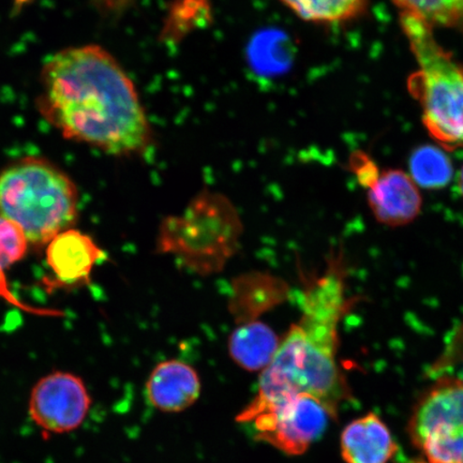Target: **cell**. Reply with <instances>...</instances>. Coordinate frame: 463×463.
<instances>
[{
  "instance_id": "cell-12",
  "label": "cell",
  "mask_w": 463,
  "mask_h": 463,
  "mask_svg": "<svg viewBox=\"0 0 463 463\" xmlns=\"http://www.w3.org/2000/svg\"><path fill=\"white\" fill-rule=\"evenodd\" d=\"M306 22L337 24L356 19L368 8L369 0H280Z\"/></svg>"
},
{
  "instance_id": "cell-2",
  "label": "cell",
  "mask_w": 463,
  "mask_h": 463,
  "mask_svg": "<svg viewBox=\"0 0 463 463\" xmlns=\"http://www.w3.org/2000/svg\"><path fill=\"white\" fill-rule=\"evenodd\" d=\"M344 297L343 283L333 275L323 278L306 294L302 317L260 374L257 396L240 414L241 421L249 422L300 395L318 399L337 414L339 404L349 395L335 360Z\"/></svg>"
},
{
  "instance_id": "cell-11",
  "label": "cell",
  "mask_w": 463,
  "mask_h": 463,
  "mask_svg": "<svg viewBox=\"0 0 463 463\" xmlns=\"http://www.w3.org/2000/svg\"><path fill=\"white\" fill-rule=\"evenodd\" d=\"M281 341L264 323L252 322L236 328L229 341L233 361L249 372H258L269 366Z\"/></svg>"
},
{
  "instance_id": "cell-3",
  "label": "cell",
  "mask_w": 463,
  "mask_h": 463,
  "mask_svg": "<svg viewBox=\"0 0 463 463\" xmlns=\"http://www.w3.org/2000/svg\"><path fill=\"white\" fill-rule=\"evenodd\" d=\"M79 203L73 179L48 159L29 156L0 171V216L16 225L29 245L46 247L73 229Z\"/></svg>"
},
{
  "instance_id": "cell-8",
  "label": "cell",
  "mask_w": 463,
  "mask_h": 463,
  "mask_svg": "<svg viewBox=\"0 0 463 463\" xmlns=\"http://www.w3.org/2000/svg\"><path fill=\"white\" fill-rule=\"evenodd\" d=\"M46 263L61 285L71 287L90 280L92 269L106 256L90 235L71 229L46 246Z\"/></svg>"
},
{
  "instance_id": "cell-6",
  "label": "cell",
  "mask_w": 463,
  "mask_h": 463,
  "mask_svg": "<svg viewBox=\"0 0 463 463\" xmlns=\"http://www.w3.org/2000/svg\"><path fill=\"white\" fill-rule=\"evenodd\" d=\"M335 414L318 399L300 395L264 411L250 421L258 438L288 455H300L326 430Z\"/></svg>"
},
{
  "instance_id": "cell-10",
  "label": "cell",
  "mask_w": 463,
  "mask_h": 463,
  "mask_svg": "<svg viewBox=\"0 0 463 463\" xmlns=\"http://www.w3.org/2000/svg\"><path fill=\"white\" fill-rule=\"evenodd\" d=\"M396 450L389 427L374 413L350 422L341 434L345 463H387Z\"/></svg>"
},
{
  "instance_id": "cell-7",
  "label": "cell",
  "mask_w": 463,
  "mask_h": 463,
  "mask_svg": "<svg viewBox=\"0 0 463 463\" xmlns=\"http://www.w3.org/2000/svg\"><path fill=\"white\" fill-rule=\"evenodd\" d=\"M367 189V198L376 222L403 227L419 217L421 195L413 179L401 170L380 171Z\"/></svg>"
},
{
  "instance_id": "cell-1",
  "label": "cell",
  "mask_w": 463,
  "mask_h": 463,
  "mask_svg": "<svg viewBox=\"0 0 463 463\" xmlns=\"http://www.w3.org/2000/svg\"><path fill=\"white\" fill-rule=\"evenodd\" d=\"M39 111L74 142L114 156L142 154L152 129L135 84L100 45L74 46L44 63Z\"/></svg>"
},
{
  "instance_id": "cell-15",
  "label": "cell",
  "mask_w": 463,
  "mask_h": 463,
  "mask_svg": "<svg viewBox=\"0 0 463 463\" xmlns=\"http://www.w3.org/2000/svg\"><path fill=\"white\" fill-rule=\"evenodd\" d=\"M418 448L430 463H463V420L438 427Z\"/></svg>"
},
{
  "instance_id": "cell-4",
  "label": "cell",
  "mask_w": 463,
  "mask_h": 463,
  "mask_svg": "<svg viewBox=\"0 0 463 463\" xmlns=\"http://www.w3.org/2000/svg\"><path fill=\"white\" fill-rule=\"evenodd\" d=\"M401 23L419 66L409 90L420 104L422 124L443 148H463V68L438 43L431 26L404 14Z\"/></svg>"
},
{
  "instance_id": "cell-16",
  "label": "cell",
  "mask_w": 463,
  "mask_h": 463,
  "mask_svg": "<svg viewBox=\"0 0 463 463\" xmlns=\"http://www.w3.org/2000/svg\"><path fill=\"white\" fill-rule=\"evenodd\" d=\"M28 241L22 231L0 216V271L24 259Z\"/></svg>"
},
{
  "instance_id": "cell-5",
  "label": "cell",
  "mask_w": 463,
  "mask_h": 463,
  "mask_svg": "<svg viewBox=\"0 0 463 463\" xmlns=\"http://www.w3.org/2000/svg\"><path fill=\"white\" fill-rule=\"evenodd\" d=\"M92 399L80 376L68 372L51 373L33 385L28 414L44 436L66 434L84 424Z\"/></svg>"
},
{
  "instance_id": "cell-14",
  "label": "cell",
  "mask_w": 463,
  "mask_h": 463,
  "mask_svg": "<svg viewBox=\"0 0 463 463\" xmlns=\"http://www.w3.org/2000/svg\"><path fill=\"white\" fill-rule=\"evenodd\" d=\"M402 14L416 17L427 25L463 32V0H392Z\"/></svg>"
},
{
  "instance_id": "cell-13",
  "label": "cell",
  "mask_w": 463,
  "mask_h": 463,
  "mask_svg": "<svg viewBox=\"0 0 463 463\" xmlns=\"http://www.w3.org/2000/svg\"><path fill=\"white\" fill-rule=\"evenodd\" d=\"M410 176L422 189H443L453 179L454 167L441 148L424 145L411 155Z\"/></svg>"
},
{
  "instance_id": "cell-9",
  "label": "cell",
  "mask_w": 463,
  "mask_h": 463,
  "mask_svg": "<svg viewBox=\"0 0 463 463\" xmlns=\"http://www.w3.org/2000/svg\"><path fill=\"white\" fill-rule=\"evenodd\" d=\"M201 382L195 370L181 361L162 362L150 373L147 401L164 412H181L200 396Z\"/></svg>"
},
{
  "instance_id": "cell-17",
  "label": "cell",
  "mask_w": 463,
  "mask_h": 463,
  "mask_svg": "<svg viewBox=\"0 0 463 463\" xmlns=\"http://www.w3.org/2000/svg\"><path fill=\"white\" fill-rule=\"evenodd\" d=\"M459 188L461 191V194L463 196V166H462V169L460 171V175H459Z\"/></svg>"
}]
</instances>
